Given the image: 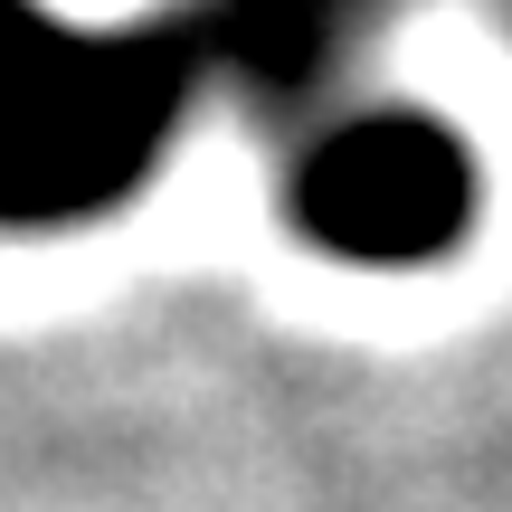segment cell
<instances>
[{
	"label": "cell",
	"mask_w": 512,
	"mask_h": 512,
	"mask_svg": "<svg viewBox=\"0 0 512 512\" xmlns=\"http://www.w3.org/2000/svg\"><path fill=\"white\" fill-rule=\"evenodd\" d=\"M370 0H209L143 38H76L0 0V228L95 219L133 190L209 76L313 86L342 19Z\"/></svg>",
	"instance_id": "cell-1"
},
{
	"label": "cell",
	"mask_w": 512,
	"mask_h": 512,
	"mask_svg": "<svg viewBox=\"0 0 512 512\" xmlns=\"http://www.w3.org/2000/svg\"><path fill=\"white\" fill-rule=\"evenodd\" d=\"M465 209H475L465 143L446 124H418V114L342 124L294 171V228L332 256H370V266H408V256L456 247Z\"/></svg>",
	"instance_id": "cell-2"
}]
</instances>
